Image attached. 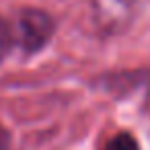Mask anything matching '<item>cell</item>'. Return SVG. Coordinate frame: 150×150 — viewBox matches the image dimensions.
<instances>
[{
    "label": "cell",
    "mask_w": 150,
    "mask_h": 150,
    "mask_svg": "<svg viewBox=\"0 0 150 150\" xmlns=\"http://www.w3.org/2000/svg\"><path fill=\"white\" fill-rule=\"evenodd\" d=\"M54 19L39 8H27L21 13L17 23V39L23 52L35 54L47 45V41L54 35Z\"/></svg>",
    "instance_id": "obj_1"
},
{
    "label": "cell",
    "mask_w": 150,
    "mask_h": 150,
    "mask_svg": "<svg viewBox=\"0 0 150 150\" xmlns=\"http://www.w3.org/2000/svg\"><path fill=\"white\" fill-rule=\"evenodd\" d=\"M142 4L144 0H93L95 21L105 33H121L134 23Z\"/></svg>",
    "instance_id": "obj_2"
},
{
    "label": "cell",
    "mask_w": 150,
    "mask_h": 150,
    "mask_svg": "<svg viewBox=\"0 0 150 150\" xmlns=\"http://www.w3.org/2000/svg\"><path fill=\"white\" fill-rule=\"evenodd\" d=\"M101 150H140V146H138V142H136V138H134L132 134L119 132V134L111 136V138L101 146Z\"/></svg>",
    "instance_id": "obj_3"
},
{
    "label": "cell",
    "mask_w": 150,
    "mask_h": 150,
    "mask_svg": "<svg viewBox=\"0 0 150 150\" xmlns=\"http://www.w3.org/2000/svg\"><path fill=\"white\" fill-rule=\"evenodd\" d=\"M13 39H15V35H13L11 25H8L2 17H0V60H4L6 54L11 52V47H13Z\"/></svg>",
    "instance_id": "obj_4"
},
{
    "label": "cell",
    "mask_w": 150,
    "mask_h": 150,
    "mask_svg": "<svg viewBox=\"0 0 150 150\" xmlns=\"http://www.w3.org/2000/svg\"><path fill=\"white\" fill-rule=\"evenodd\" d=\"M8 142H11V136H8L6 127L0 123V150H6L8 148Z\"/></svg>",
    "instance_id": "obj_5"
},
{
    "label": "cell",
    "mask_w": 150,
    "mask_h": 150,
    "mask_svg": "<svg viewBox=\"0 0 150 150\" xmlns=\"http://www.w3.org/2000/svg\"><path fill=\"white\" fill-rule=\"evenodd\" d=\"M146 107H148V111H150V88H148V97H146Z\"/></svg>",
    "instance_id": "obj_6"
}]
</instances>
